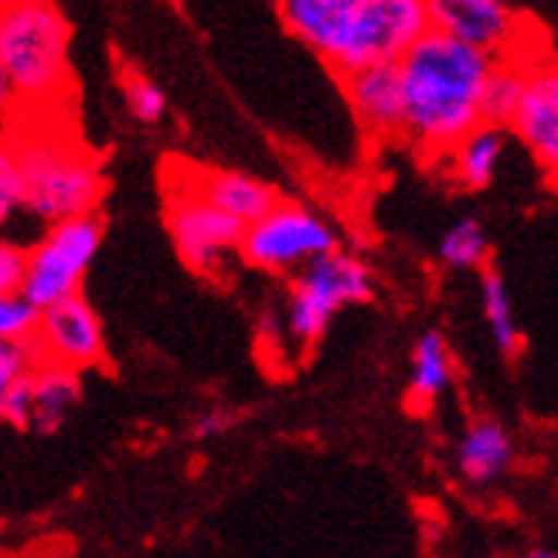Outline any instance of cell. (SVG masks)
<instances>
[{
    "instance_id": "cell-6",
    "label": "cell",
    "mask_w": 558,
    "mask_h": 558,
    "mask_svg": "<svg viewBox=\"0 0 558 558\" xmlns=\"http://www.w3.org/2000/svg\"><path fill=\"white\" fill-rule=\"evenodd\" d=\"M99 242H102L99 215H82L51 226L27 248L21 296L35 311H45L51 303L75 296L82 287V276L89 272L93 256L99 253Z\"/></svg>"
},
{
    "instance_id": "cell-1",
    "label": "cell",
    "mask_w": 558,
    "mask_h": 558,
    "mask_svg": "<svg viewBox=\"0 0 558 558\" xmlns=\"http://www.w3.org/2000/svg\"><path fill=\"white\" fill-rule=\"evenodd\" d=\"M497 59L442 32L418 38L399 59L402 136L433 154H450L484 123V93Z\"/></svg>"
},
{
    "instance_id": "cell-28",
    "label": "cell",
    "mask_w": 558,
    "mask_h": 558,
    "mask_svg": "<svg viewBox=\"0 0 558 558\" xmlns=\"http://www.w3.org/2000/svg\"><path fill=\"white\" fill-rule=\"evenodd\" d=\"M14 113H17V99H14V93H11V86H8L4 69H0V130H4V123H8Z\"/></svg>"
},
{
    "instance_id": "cell-10",
    "label": "cell",
    "mask_w": 558,
    "mask_h": 558,
    "mask_svg": "<svg viewBox=\"0 0 558 558\" xmlns=\"http://www.w3.org/2000/svg\"><path fill=\"white\" fill-rule=\"evenodd\" d=\"M167 226H171L178 253L198 272H215L232 248H239L245 226L235 218L221 215L205 198L184 187H171V205H167Z\"/></svg>"
},
{
    "instance_id": "cell-18",
    "label": "cell",
    "mask_w": 558,
    "mask_h": 558,
    "mask_svg": "<svg viewBox=\"0 0 558 558\" xmlns=\"http://www.w3.org/2000/svg\"><path fill=\"white\" fill-rule=\"evenodd\" d=\"M481 306H484V317H487V327H490V338H494L497 351L505 357H518L524 348V333H521L518 317H514L511 290L497 269H484V276H481Z\"/></svg>"
},
{
    "instance_id": "cell-22",
    "label": "cell",
    "mask_w": 558,
    "mask_h": 558,
    "mask_svg": "<svg viewBox=\"0 0 558 558\" xmlns=\"http://www.w3.org/2000/svg\"><path fill=\"white\" fill-rule=\"evenodd\" d=\"M21 211V171L17 154L8 136H0V229Z\"/></svg>"
},
{
    "instance_id": "cell-20",
    "label": "cell",
    "mask_w": 558,
    "mask_h": 558,
    "mask_svg": "<svg viewBox=\"0 0 558 558\" xmlns=\"http://www.w3.org/2000/svg\"><path fill=\"white\" fill-rule=\"evenodd\" d=\"M490 239L481 218H460L439 239V263L446 269H484Z\"/></svg>"
},
{
    "instance_id": "cell-24",
    "label": "cell",
    "mask_w": 558,
    "mask_h": 558,
    "mask_svg": "<svg viewBox=\"0 0 558 558\" xmlns=\"http://www.w3.org/2000/svg\"><path fill=\"white\" fill-rule=\"evenodd\" d=\"M38 311L24 296H0V344L27 341L35 330Z\"/></svg>"
},
{
    "instance_id": "cell-3",
    "label": "cell",
    "mask_w": 558,
    "mask_h": 558,
    "mask_svg": "<svg viewBox=\"0 0 558 558\" xmlns=\"http://www.w3.org/2000/svg\"><path fill=\"white\" fill-rule=\"evenodd\" d=\"M69 17L45 0L0 4V69L17 109H54L72 86Z\"/></svg>"
},
{
    "instance_id": "cell-8",
    "label": "cell",
    "mask_w": 558,
    "mask_h": 558,
    "mask_svg": "<svg viewBox=\"0 0 558 558\" xmlns=\"http://www.w3.org/2000/svg\"><path fill=\"white\" fill-rule=\"evenodd\" d=\"M433 32L450 35L490 59H532L535 41L527 38V21L518 8L500 0H433L426 4Z\"/></svg>"
},
{
    "instance_id": "cell-16",
    "label": "cell",
    "mask_w": 558,
    "mask_h": 558,
    "mask_svg": "<svg viewBox=\"0 0 558 558\" xmlns=\"http://www.w3.org/2000/svg\"><path fill=\"white\" fill-rule=\"evenodd\" d=\"M446 157H450V174L457 184H463L470 191H481L494 181L500 157H505V130L481 123L473 133H466Z\"/></svg>"
},
{
    "instance_id": "cell-2",
    "label": "cell",
    "mask_w": 558,
    "mask_h": 558,
    "mask_svg": "<svg viewBox=\"0 0 558 558\" xmlns=\"http://www.w3.org/2000/svg\"><path fill=\"white\" fill-rule=\"evenodd\" d=\"M279 17L341 78L396 65L429 32L423 0H283Z\"/></svg>"
},
{
    "instance_id": "cell-4",
    "label": "cell",
    "mask_w": 558,
    "mask_h": 558,
    "mask_svg": "<svg viewBox=\"0 0 558 558\" xmlns=\"http://www.w3.org/2000/svg\"><path fill=\"white\" fill-rule=\"evenodd\" d=\"M11 144L21 171V211L48 226L96 215L106 181L99 160L86 147L65 140L59 130L27 133Z\"/></svg>"
},
{
    "instance_id": "cell-26",
    "label": "cell",
    "mask_w": 558,
    "mask_h": 558,
    "mask_svg": "<svg viewBox=\"0 0 558 558\" xmlns=\"http://www.w3.org/2000/svg\"><path fill=\"white\" fill-rule=\"evenodd\" d=\"M0 418L17 426V429H32V388H27V378L4 399V405H0Z\"/></svg>"
},
{
    "instance_id": "cell-25",
    "label": "cell",
    "mask_w": 558,
    "mask_h": 558,
    "mask_svg": "<svg viewBox=\"0 0 558 558\" xmlns=\"http://www.w3.org/2000/svg\"><path fill=\"white\" fill-rule=\"evenodd\" d=\"M27 248L0 235V296H21Z\"/></svg>"
},
{
    "instance_id": "cell-5",
    "label": "cell",
    "mask_w": 558,
    "mask_h": 558,
    "mask_svg": "<svg viewBox=\"0 0 558 558\" xmlns=\"http://www.w3.org/2000/svg\"><path fill=\"white\" fill-rule=\"evenodd\" d=\"M372 296V269L357 256L330 253L293 276L290 306H287V327L290 338L300 348H311L324 338L330 320L344 311L348 303H365Z\"/></svg>"
},
{
    "instance_id": "cell-9",
    "label": "cell",
    "mask_w": 558,
    "mask_h": 558,
    "mask_svg": "<svg viewBox=\"0 0 558 558\" xmlns=\"http://www.w3.org/2000/svg\"><path fill=\"white\" fill-rule=\"evenodd\" d=\"M27 341L35 348L38 365L65 368L75 375L102 365V357H106L102 324L93 311V303L82 293L38 311L35 330Z\"/></svg>"
},
{
    "instance_id": "cell-29",
    "label": "cell",
    "mask_w": 558,
    "mask_h": 558,
    "mask_svg": "<svg viewBox=\"0 0 558 558\" xmlns=\"http://www.w3.org/2000/svg\"><path fill=\"white\" fill-rule=\"evenodd\" d=\"M524 558H558L555 551H545V548H538V551H527Z\"/></svg>"
},
{
    "instance_id": "cell-23",
    "label": "cell",
    "mask_w": 558,
    "mask_h": 558,
    "mask_svg": "<svg viewBox=\"0 0 558 558\" xmlns=\"http://www.w3.org/2000/svg\"><path fill=\"white\" fill-rule=\"evenodd\" d=\"M123 96H126L130 113H133L140 123H157V120L163 117V109H167L163 93L154 86L150 78H144V75H126V78H123Z\"/></svg>"
},
{
    "instance_id": "cell-11",
    "label": "cell",
    "mask_w": 558,
    "mask_h": 558,
    "mask_svg": "<svg viewBox=\"0 0 558 558\" xmlns=\"http://www.w3.org/2000/svg\"><path fill=\"white\" fill-rule=\"evenodd\" d=\"M511 130L521 144L545 167V174L558 181V62L555 59H527L524 96L511 120Z\"/></svg>"
},
{
    "instance_id": "cell-15",
    "label": "cell",
    "mask_w": 558,
    "mask_h": 558,
    "mask_svg": "<svg viewBox=\"0 0 558 558\" xmlns=\"http://www.w3.org/2000/svg\"><path fill=\"white\" fill-rule=\"evenodd\" d=\"M457 361L439 330H426L412 348V375H409V402L426 409L433 405L446 388L453 385Z\"/></svg>"
},
{
    "instance_id": "cell-13",
    "label": "cell",
    "mask_w": 558,
    "mask_h": 558,
    "mask_svg": "<svg viewBox=\"0 0 558 558\" xmlns=\"http://www.w3.org/2000/svg\"><path fill=\"white\" fill-rule=\"evenodd\" d=\"M348 102L365 123V130L378 136L402 133V82H399V62L396 65H375L365 72H354L344 78Z\"/></svg>"
},
{
    "instance_id": "cell-14",
    "label": "cell",
    "mask_w": 558,
    "mask_h": 558,
    "mask_svg": "<svg viewBox=\"0 0 558 558\" xmlns=\"http://www.w3.org/2000/svg\"><path fill=\"white\" fill-rule=\"evenodd\" d=\"M514 463V439L497 418H473L457 446V470L470 487L497 484Z\"/></svg>"
},
{
    "instance_id": "cell-17",
    "label": "cell",
    "mask_w": 558,
    "mask_h": 558,
    "mask_svg": "<svg viewBox=\"0 0 558 558\" xmlns=\"http://www.w3.org/2000/svg\"><path fill=\"white\" fill-rule=\"evenodd\" d=\"M27 388H32V429L38 433L59 429L82 396L78 375L51 365H38L27 375Z\"/></svg>"
},
{
    "instance_id": "cell-7",
    "label": "cell",
    "mask_w": 558,
    "mask_h": 558,
    "mask_svg": "<svg viewBox=\"0 0 558 558\" xmlns=\"http://www.w3.org/2000/svg\"><path fill=\"white\" fill-rule=\"evenodd\" d=\"M330 253H338L333 226L293 202H276L259 221L245 226L239 242V256L266 272H300Z\"/></svg>"
},
{
    "instance_id": "cell-12",
    "label": "cell",
    "mask_w": 558,
    "mask_h": 558,
    "mask_svg": "<svg viewBox=\"0 0 558 558\" xmlns=\"http://www.w3.org/2000/svg\"><path fill=\"white\" fill-rule=\"evenodd\" d=\"M174 184L198 194V198H205L221 215L235 218L239 226H253V221H259L276 205V191L269 184L239 171H187Z\"/></svg>"
},
{
    "instance_id": "cell-27",
    "label": "cell",
    "mask_w": 558,
    "mask_h": 558,
    "mask_svg": "<svg viewBox=\"0 0 558 558\" xmlns=\"http://www.w3.org/2000/svg\"><path fill=\"white\" fill-rule=\"evenodd\" d=\"M239 423V412H229V409H211L205 415L194 418V436L198 439H211L218 433H226Z\"/></svg>"
},
{
    "instance_id": "cell-19",
    "label": "cell",
    "mask_w": 558,
    "mask_h": 558,
    "mask_svg": "<svg viewBox=\"0 0 558 558\" xmlns=\"http://www.w3.org/2000/svg\"><path fill=\"white\" fill-rule=\"evenodd\" d=\"M535 59V54H532ZM524 75H527V59H500L487 78L484 93V123L490 126H511L521 96H524Z\"/></svg>"
},
{
    "instance_id": "cell-21",
    "label": "cell",
    "mask_w": 558,
    "mask_h": 558,
    "mask_svg": "<svg viewBox=\"0 0 558 558\" xmlns=\"http://www.w3.org/2000/svg\"><path fill=\"white\" fill-rule=\"evenodd\" d=\"M38 368V357L32 341H8L0 344V405L14 392V388Z\"/></svg>"
}]
</instances>
